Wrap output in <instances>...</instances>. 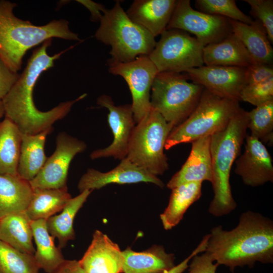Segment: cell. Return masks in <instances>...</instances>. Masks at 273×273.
<instances>
[{"label": "cell", "instance_id": "obj_12", "mask_svg": "<svg viewBox=\"0 0 273 273\" xmlns=\"http://www.w3.org/2000/svg\"><path fill=\"white\" fill-rule=\"evenodd\" d=\"M56 149L36 176L29 181L32 189H59L67 186L68 170L73 158L83 152L86 145L65 132L56 138Z\"/></svg>", "mask_w": 273, "mask_h": 273}, {"label": "cell", "instance_id": "obj_34", "mask_svg": "<svg viewBox=\"0 0 273 273\" xmlns=\"http://www.w3.org/2000/svg\"><path fill=\"white\" fill-rule=\"evenodd\" d=\"M240 97V101L255 107L273 100V78L261 83L245 85Z\"/></svg>", "mask_w": 273, "mask_h": 273}, {"label": "cell", "instance_id": "obj_38", "mask_svg": "<svg viewBox=\"0 0 273 273\" xmlns=\"http://www.w3.org/2000/svg\"><path fill=\"white\" fill-rule=\"evenodd\" d=\"M19 75L11 71L0 59V100H2L8 94Z\"/></svg>", "mask_w": 273, "mask_h": 273}, {"label": "cell", "instance_id": "obj_8", "mask_svg": "<svg viewBox=\"0 0 273 273\" xmlns=\"http://www.w3.org/2000/svg\"><path fill=\"white\" fill-rule=\"evenodd\" d=\"M173 127L151 108L149 114L135 125L126 158L155 176L163 174L168 169L164 146Z\"/></svg>", "mask_w": 273, "mask_h": 273}, {"label": "cell", "instance_id": "obj_10", "mask_svg": "<svg viewBox=\"0 0 273 273\" xmlns=\"http://www.w3.org/2000/svg\"><path fill=\"white\" fill-rule=\"evenodd\" d=\"M108 62L109 72L121 76L128 86L132 97L133 118L136 124L150 111L151 88L159 71L146 55L140 56L126 63Z\"/></svg>", "mask_w": 273, "mask_h": 273}, {"label": "cell", "instance_id": "obj_31", "mask_svg": "<svg viewBox=\"0 0 273 273\" xmlns=\"http://www.w3.org/2000/svg\"><path fill=\"white\" fill-rule=\"evenodd\" d=\"M34 255L22 252L0 240V273H39Z\"/></svg>", "mask_w": 273, "mask_h": 273}, {"label": "cell", "instance_id": "obj_16", "mask_svg": "<svg viewBox=\"0 0 273 273\" xmlns=\"http://www.w3.org/2000/svg\"><path fill=\"white\" fill-rule=\"evenodd\" d=\"M140 182L154 184L162 188L164 183L157 176L136 165L127 158L121 160L114 168L103 172L89 168L80 178L78 189L80 193L85 190L100 189L110 184H127Z\"/></svg>", "mask_w": 273, "mask_h": 273}, {"label": "cell", "instance_id": "obj_14", "mask_svg": "<svg viewBox=\"0 0 273 273\" xmlns=\"http://www.w3.org/2000/svg\"><path fill=\"white\" fill-rule=\"evenodd\" d=\"M246 68L203 65L184 72L189 80L219 97L239 102L246 85Z\"/></svg>", "mask_w": 273, "mask_h": 273}, {"label": "cell", "instance_id": "obj_5", "mask_svg": "<svg viewBox=\"0 0 273 273\" xmlns=\"http://www.w3.org/2000/svg\"><path fill=\"white\" fill-rule=\"evenodd\" d=\"M100 22L95 36L111 47L109 61L126 63L140 56H148L156 44L150 32L128 17L119 1L106 11Z\"/></svg>", "mask_w": 273, "mask_h": 273}, {"label": "cell", "instance_id": "obj_18", "mask_svg": "<svg viewBox=\"0 0 273 273\" xmlns=\"http://www.w3.org/2000/svg\"><path fill=\"white\" fill-rule=\"evenodd\" d=\"M211 135L201 138L192 143L187 160L167 184L169 189L190 182L212 183V169L210 153Z\"/></svg>", "mask_w": 273, "mask_h": 273}, {"label": "cell", "instance_id": "obj_33", "mask_svg": "<svg viewBox=\"0 0 273 273\" xmlns=\"http://www.w3.org/2000/svg\"><path fill=\"white\" fill-rule=\"evenodd\" d=\"M196 4L201 12L207 14L222 16L247 24H252L254 21L239 9L234 0H197Z\"/></svg>", "mask_w": 273, "mask_h": 273}, {"label": "cell", "instance_id": "obj_41", "mask_svg": "<svg viewBox=\"0 0 273 273\" xmlns=\"http://www.w3.org/2000/svg\"><path fill=\"white\" fill-rule=\"evenodd\" d=\"M52 273H86L76 260H66Z\"/></svg>", "mask_w": 273, "mask_h": 273}, {"label": "cell", "instance_id": "obj_19", "mask_svg": "<svg viewBox=\"0 0 273 273\" xmlns=\"http://www.w3.org/2000/svg\"><path fill=\"white\" fill-rule=\"evenodd\" d=\"M176 3L175 0H135L126 13L133 22L155 37L166 30Z\"/></svg>", "mask_w": 273, "mask_h": 273}, {"label": "cell", "instance_id": "obj_40", "mask_svg": "<svg viewBox=\"0 0 273 273\" xmlns=\"http://www.w3.org/2000/svg\"><path fill=\"white\" fill-rule=\"evenodd\" d=\"M85 7L90 12L91 18L94 21H100L104 13L107 10L102 5L91 1H77Z\"/></svg>", "mask_w": 273, "mask_h": 273}, {"label": "cell", "instance_id": "obj_7", "mask_svg": "<svg viewBox=\"0 0 273 273\" xmlns=\"http://www.w3.org/2000/svg\"><path fill=\"white\" fill-rule=\"evenodd\" d=\"M203 89L201 85L190 82L185 74L159 72L151 88V106L175 127L191 114Z\"/></svg>", "mask_w": 273, "mask_h": 273}, {"label": "cell", "instance_id": "obj_26", "mask_svg": "<svg viewBox=\"0 0 273 273\" xmlns=\"http://www.w3.org/2000/svg\"><path fill=\"white\" fill-rule=\"evenodd\" d=\"M31 220L26 211L13 214L0 219V240L16 249L34 255Z\"/></svg>", "mask_w": 273, "mask_h": 273}, {"label": "cell", "instance_id": "obj_37", "mask_svg": "<svg viewBox=\"0 0 273 273\" xmlns=\"http://www.w3.org/2000/svg\"><path fill=\"white\" fill-rule=\"evenodd\" d=\"M214 262L206 252L200 255L197 254L192 258L187 273H216L219 265Z\"/></svg>", "mask_w": 273, "mask_h": 273}, {"label": "cell", "instance_id": "obj_29", "mask_svg": "<svg viewBox=\"0 0 273 273\" xmlns=\"http://www.w3.org/2000/svg\"><path fill=\"white\" fill-rule=\"evenodd\" d=\"M92 191L85 190L78 196L71 198L61 212L47 219V225L50 234L59 241L58 247H65L69 240H74L75 233L73 229L74 218L87 200Z\"/></svg>", "mask_w": 273, "mask_h": 273}, {"label": "cell", "instance_id": "obj_2", "mask_svg": "<svg viewBox=\"0 0 273 273\" xmlns=\"http://www.w3.org/2000/svg\"><path fill=\"white\" fill-rule=\"evenodd\" d=\"M205 252L218 265L253 267L256 262H273V222L260 213H242L238 225L231 231L222 226L213 228L209 234Z\"/></svg>", "mask_w": 273, "mask_h": 273}, {"label": "cell", "instance_id": "obj_6", "mask_svg": "<svg viewBox=\"0 0 273 273\" xmlns=\"http://www.w3.org/2000/svg\"><path fill=\"white\" fill-rule=\"evenodd\" d=\"M240 108L238 101L219 97L204 88L191 114L169 134L164 149L192 143L223 129Z\"/></svg>", "mask_w": 273, "mask_h": 273}, {"label": "cell", "instance_id": "obj_17", "mask_svg": "<svg viewBox=\"0 0 273 273\" xmlns=\"http://www.w3.org/2000/svg\"><path fill=\"white\" fill-rule=\"evenodd\" d=\"M123 257L118 245L99 230H96L90 244L78 261L86 273H121Z\"/></svg>", "mask_w": 273, "mask_h": 273}, {"label": "cell", "instance_id": "obj_24", "mask_svg": "<svg viewBox=\"0 0 273 273\" xmlns=\"http://www.w3.org/2000/svg\"><path fill=\"white\" fill-rule=\"evenodd\" d=\"M32 193L29 181L18 175L0 174V219L25 211Z\"/></svg>", "mask_w": 273, "mask_h": 273}, {"label": "cell", "instance_id": "obj_36", "mask_svg": "<svg viewBox=\"0 0 273 273\" xmlns=\"http://www.w3.org/2000/svg\"><path fill=\"white\" fill-rule=\"evenodd\" d=\"M271 78H273L272 65L255 62L246 68V85L261 83Z\"/></svg>", "mask_w": 273, "mask_h": 273}, {"label": "cell", "instance_id": "obj_28", "mask_svg": "<svg viewBox=\"0 0 273 273\" xmlns=\"http://www.w3.org/2000/svg\"><path fill=\"white\" fill-rule=\"evenodd\" d=\"M71 198L67 186L59 189H34L25 211L31 220H47L61 211Z\"/></svg>", "mask_w": 273, "mask_h": 273}, {"label": "cell", "instance_id": "obj_22", "mask_svg": "<svg viewBox=\"0 0 273 273\" xmlns=\"http://www.w3.org/2000/svg\"><path fill=\"white\" fill-rule=\"evenodd\" d=\"M229 20L232 32L242 42L253 59L255 62L272 65L273 49L262 25L257 20L252 24Z\"/></svg>", "mask_w": 273, "mask_h": 273}, {"label": "cell", "instance_id": "obj_3", "mask_svg": "<svg viewBox=\"0 0 273 273\" xmlns=\"http://www.w3.org/2000/svg\"><path fill=\"white\" fill-rule=\"evenodd\" d=\"M16 4L0 1V59L12 71L21 68L23 58L29 49L54 37L80 41L77 34L71 31L68 22L53 20L37 26L15 16Z\"/></svg>", "mask_w": 273, "mask_h": 273}, {"label": "cell", "instance_id": "obj_23", "mask_svg": "<svg viewBox=\"0 0 273 273\" xmlns=\"http://www.w3.org/2000/svg\"><path fill=\"white\" fill-rule=\"evenodd\" d=\"M51 128L35 134H23L17 168L19 176L30 181L40 171L47 157L44 153V145Z\"/></svg>", "mask_w": 273, "mask_h": 273}, {"label": "cell", "instance_id": "obj_9", "mask_svg": "<svg viewBox=\"0 0 273 273\" xmlns=\"http://www.w3.org/2000/svg\"><path fill=\"white\" fill-rule=\"evenodd\" d=\"M204 46L188 32L168 29L148 55L159 72L181 73L204 65Z\"/></svg>", "mask_w": 273, "mask_h": 273}, {"label": "cell", "instance_id": "obj_13", "mask_svg": "<svg viewBox=\"0 0 273 273\" xmlns=\"http://www.w3.org/2000/svg\"><path fill=\"white\" fill-rule=\"evenodd\" d=\"M98 105L109 111L108 122L113 136L108 147L96 150L90 154L92 159L112 157L122 160L126 157L130 140L135 126L131 104L115 106L111 98L106 95L97 99Z\"/></svg>", "mask_w": 273, "mask_h": 273}, {"label": "cell", "instance_id": "obj_15", "mask_svg": "<svg viewBox=\"0 0 273 273\" xmlns=\"http://www.w3.org/2000/svg\"><path fill=\"white\" fill-rule=\"evenodd\" d=\"M244 153L236 160L235 172L247 186L257 187L273 181L271 157L260 140L246 135Z\"/></svg>", "mask_w": 273, "mask_h": 273}, {"label": "cell", "instance_id": "obj_25", "mask_svg": "<svg viewBox=\"0 0 273 273\" xmlns=\"http://www.w3.org/2000/svg\"><path fill=\"white\" fill-rule=\"evenodd\" d=\"M202 186V182H190L171 189L168 204L160 215L165 230H171L179 223L188 209L201 196Z\"/></svg>", "mask_w": 273, "mask_h": 273}, {"label": "cell", "instance_id": "obj_11", "mask_svg": "<svg viewBox=\"0 0 273 273\" xmlns=\"http://www.w3.org/2000/svg\"><path fill=\"white\" fill-rule=\"evenodd\" d=\"M179 29L195 35L205 47L232 33L229 19L194 10L189 0L176 1L166 30Z\"/></svg>", "mask_w": 273, "mask_h": 273}, {"label": "cell", "instance_id": "obj_21", "mask_svg": "<svg viewBox=\"0 0 273 273\" xmlns=\"http://www.w3.org/2000/svg\"><path fill=\"white\" fill-rule=\"evenodd\" d=\"M203 58L207 66L246 68L255 62L233 32L220 41L204 47Z\"/></svg>", "mask_w": 273, "mask_h": 273}, {"label": "cell", "instance_id": "obj_4", "mask_svg": "<svg viewBox=\"0 0 273 273\" xmlns=\"http://www.w3.org/2000/svg\"><path fill=\"white\" fill-rule=\"evenodd\" d=\"M247 129V111L241 108L223 129L211 135L210 153L214 197L208 211L213 216L227 215L237 204L230 183L233 164L239 156Z\"/></svg>", "mask_w": 273, "mask_h": 273}, {"label": "cell", "instance_id": "obj_32", "mask_svg": "<svg viewBox=\"0 0 273 273\" xmlns=\"http://www.w3.org/2000/svg\"><path fill=\"white\" fill-rule=\"evenodd\" d=\"M247 128L261 142L272 144L273 100L247 111Z\"/></svg>", "mask_w": 273, "mask_h": 273}, {"label": "cell", "instance_id": "obj_39", "mask_svg": "<svg viewBox=\"0 0 273 273\" xmlns=\"http://www.w3.org/2000/svg\"><path fill=\"white\" fill-rule=\"evenodd\" d=\"M209 239V234L205 235L198 246L183 261L171 269L161 273H183L189 267V262L196 255L205 252Z\"/></svg>", "mask_w": 273, "mask_h": 273}, {"label": "cell", "instance_id": "obj_35", "mask_svg": "<svg viewBox=\"0 0 273 273\" xmlns=\"http://www.w3.org/2000/svg\"><path fill=\"white\" fill-rule=\"evenodd\" d=\"M251 8V14L265 29L268 38L273 42V1L244 0Z\"/></svg>", "mask_w": 273, "mask_h": 273}, {"label": "cell", "instance_id": "obj_27", "mask_svg": "<svg viewBox=\"0 0 273 273\" xmlns=\"http://www.w3.org/2000/svg\"><path fill=\"white\" fill-rule=\"evenodd\" d=\"M31 226L36 246L34 254L36 262L40 269L52 273L65 260L61 249L55 246V238L48 231L46 219L31 220Z\"/></svg>", "mask_w": 273, "mask_h": 273}, {"label": "cell", "instance_id": "obj_20", "mask_svg": "<svg viewBox=\"0 0 273 273\" xmlns=\"http://www.w3.org/2000/svg\"><path fill=\"white\" fill-rule=\"evenodd\" d=\"M123 273H161L175 265V257L160 245H154L141 252L128 247L122 251Z\"/></svg>", "mask_w": 273, "mask_h": 273}, {"label": "cell", "instance_id": "obj_1", "mask_svg": "<svg viewBox=\"0 0 273 273\" xmlns=\"http://www.w3.org/2000/svg\"><path fill=\"white\" fill-rule=\"evenodd\" d=\"M51 42L52 39H48L33 52L23 72L2 100L5 117L13 122L23 134H35L53 128L55 122L64 118L73 105L86 96L84 94L75 100L61 103L46 112L35 106L33 92L37 80L66 51L49 55L47 49Z\"/></svg>", "mask_w": 273, "mask_h": 273}, {"label": "cell", "instance_id": "obj_42", "mask_svg": "<svg viewBox=\"0 0 273 273\" xmlns=\"http://www.w3.org/2000/svg\"><path fill=\"white\" fill-rule=\"evenodd\" d=\"M5 115V110L2 100H0V119Z\"/></svg>", "mask_w": 273, "mask_h": 273}, {"label": "cell", "instance_id": "obj_30", "mask_svg": "<svg viewBox=\"0 0 273 273\" xmlns=\"http://www.w3.org/2000/svg\"><path fill=\"white\" fill-rule=\"evenodd\" d=\"M22 136L18 127L8 118L0 122V174L18 175Z\"/></svg>", "mask_w": 273, "mask_h": 273}]
</instances>
